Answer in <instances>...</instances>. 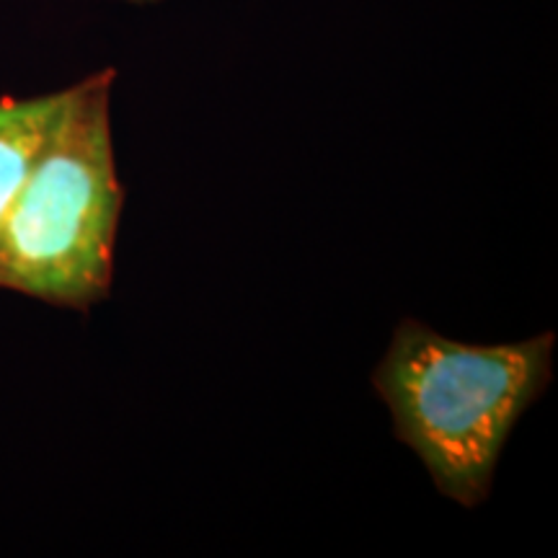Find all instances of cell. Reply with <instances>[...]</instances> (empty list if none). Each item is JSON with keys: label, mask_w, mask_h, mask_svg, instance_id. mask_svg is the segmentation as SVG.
Masks as SVG:
<instances>
[{"label": "cell", "mask_w": 558, "mask_h": 558, "mask_svg": "<svg viewBox=\"0 0 558 558\" xmlns=\"http://www.w3.org/2000/svg\"><path fill=\"white\" fill-rule=\"evenodd\" d=\"M554 331L465 344L416 318L399 320L373 388L442 497L465 509L488 499L509 437L554 380Z\"/></svg>", "instance_id": "6da1fadb"}, {"label": "cell", "mask_w": 558, "mask_h": 558, "mask_svg": "<svg viewBox=\"0 0 558 558\" xmlns=\"http://www.w3.org/2000/svg\"><path fill=\"white\" fill-rule=\"evenodd\" d=\"M114 78V70H101L65 88L0 220V288L75 311L109 298L124 205L111 140Z\"/></svg>", "instance_id": "7a4b0ae2"}, {"label": "cell", "mask_w": 558, "mask_h": 558, "mask_svg": "<svg viewBox=\"0 0 558 558\" xmlns=\"http://www.w3.org/2000/svg\"><path fill=\"white\" fill-rule=\"evenodd\" d=\"M62 101L65 90H54L37 99L0 101V220L50 135Z\"/></svg>", "instance_id": "3957f363"}, {"label": "cell", "mask_w": 558, "mask_h": 558, "mask_svg": "<svg viewBox=\"0 0 558 558\" xmlns=\"http://www.w3.org/2000/svg\"><path fill=\"white\" fill-rule=\"evenodd\" d=\"M130 3H137V5H145V3H158V0H130Z\"/></svg>", "instance_id": "277c9868"}]
</instances>
